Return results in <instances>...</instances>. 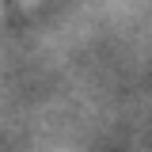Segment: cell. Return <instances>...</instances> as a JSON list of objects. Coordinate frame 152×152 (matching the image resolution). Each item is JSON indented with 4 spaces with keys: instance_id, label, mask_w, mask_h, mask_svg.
Segmentation results:
<instances>
[{
    "instance_id": "obj_1",
    "label": "cell",
    "mask_w": 152,
    "mask_h": 152,
    "mask_svg": "<svg viewBox=\"0 0 152 152\" xmlns=\"http://www.w3.org/2000/svg\"><path fill=\"white\" fill-rule=\"evenodd\" d=\"M8 4H23V0H0V12H4V8H8Z\"/></svg>"
}]
</instances>
